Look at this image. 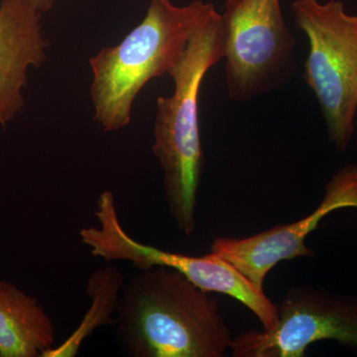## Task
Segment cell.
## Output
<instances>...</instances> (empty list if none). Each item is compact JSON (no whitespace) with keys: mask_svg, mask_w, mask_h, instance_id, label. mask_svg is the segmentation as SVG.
Masks as SVG:
<instances>
[{"mask_svg":"<svg viewBox=\"0 0 357 357\" xmlns=\"http://www.w3.org/2000/svg\"><path fill=\"white\" fill-rule=\"evenodd\" d=\"M225 84L232 102L282 88L296 72V38L280 0H227L222 14Z\"/></svg>","mask_w":357,"mask_h":357,"instance_id":"6","label":"cell"},{"mask_svg":"<svg viewBox=\"0 0 357 357\" xmlns=\"http://www.w3.org/2000/svg\"><path fill=\"white\" fill-rule=\"evenodd\" d=\"M114 325L132 357H222L234 340L211 293L164 266L138 269L126 281Z\"/></svg>","mask_w":357,"mask_h":357,"instance_id":"1","label":"cell"},{"mask_svg":"<svg viewBox=\"0 0 357 357\" xmlns=\"http://www.w3.org/2000/svg\"><path fill=\"white\" fill-rule=\"evenodd\" d=\"M42 13L33 0L0 2V126L22 112L23 91L31 68L47 59L49 41L42 31Z\"/></svg>","mask_w":357,"mask_h":357,"instance_id":"9","label":"cell"},{"mask_svg":"<svg viewBox=\"0 0 357 357\" xmlns=\"http://www.w3.org/2000/svg\"><path fill=\"white\" fill-rule=\"evenodd\" d=\"M292 13L309 42L305 81L318 100L331 143L344 152L357 112V15L347 13L338 0H295Z\"/></svg>","mask_w":357,"mask_h":357,"instance_id":"4","label":"cell"},{"mask_svg":"<svg viewBox=\"0 0 357 357\" xmlns=\"http://www.w3.org/2000/svg\"><path fill=\"white\" fill-rule=\"evenodd\" d=\"M95 215L98 225L79 231L82 243L91 255L107 262L128 261L136 269L172 268L206 292L225 294L239 301L259 319L263 330L276 325L278 306L220 255L211 251L204 256L182 255L136 241L122 225L112 191L100 195Z\"/></svg>","mask_w":357,"mask_h":357,"instance_id":"5","label":"cell"},{"mask_svg":"<svg viewBox=\"0 0 357 357\" xmlns=\"http://www.w3.org/2000/svg\"><path fill=\"white\" fill-rule=\"evenodd\" d=\"M211 6L203 0L185 6L151 0L145 17L121 43L89 60L95 119L103 130L114 132L130 123L136 96L150 79L169 74Z\"/></svg>","mask_w":357,"mask_h":357,"instance_id":"3","label":"cell"},{"mask_svg":"<svg viewBox=\"0 0 357 357\" xmlns=\"http://www.w3.org/2000/svg\"><path fill=\"white\" fill-rule=\"evenodd\" d=\"M223 47L222 16L213 6L169 72L174 82L172 95L159 96L156 102L153 153L163 172L169 215L185 236H192L196 229L204 168L199 91L206 73L223 59Z\"/></svg>","mask_w":357,"mask_h":357,"instance_id":"2","label":"cell"},{"mask_svg":"<svg viewBox=\"0 0 357 357\" xmlns=\"http://www.w3.org/2000/svg\"><path fill=\"white\" fill-rule=\"evenodd\" d=\"M349 208L357 211V165L344 166L333 176L321 203L307 217L243 238L218 237L211 251L231 263L257 290L264 292L268 273L282 261L312 257L314 252L306 245L307 236L326 215Z\"/></svg>","mask_w":357,"mask_h":357,"instance_id":"8","label":"cell"},{"mask_svg":"<svg viewBox=\"0 0 357 357\" xmlns=\"http://www.w3.org/2000/svg\"><path fill=\"white\" fill-rule=\"evenodd\" d=\"M124 283L123 274L114 265L98 268L89 275L86 292L91 304L89 311L76 331L62 344L52 347L43 357L76 356L84 340L96 328L114 325Z\"/></svg>","mask_w":357,"mask_h":357,"instance_id":"11","label":"cell"},{"mask_svg":"<svg viewBox=\"0 0 357 357\" xmlns=\"http://www.w3.org/2000/svg\"><path fill=\"white\" fill-rule=\"evenodd\" d=\"M55 333L36 297L0 281V357H43L55 347Z\"/></svg>","mask_w":357,"mask_h":357,"instance_id":"10","label":"cell"},{"mask_svg":"<svg viewBox=\"0 0 357 357\" xmlns=\"http://www.w3.org/2000/svg\"><path fill=\"white\" fill-rule=\"evenodd\" d=\"M39 7L40 10L42 13H46V11L50 10L54 4H55L56 0H33Z\"/></svg>","mask_w":357,"mask_h":357,"instance_id":"12","label":"cell"},{"mask_svg":"<svg viewBox=\"0 0 357 357\" xmlns=\"http://www.w3.org/2000/svg\"><path fill=\"white\" fill-rule=\"evenodd\" d=\"M270 330H250L234 337L236 357H304L307 347L335 340L357 347V295L312 286L289 289Z\"/></svg>","mask_w":357,"mask_h":357,"instance_id":"7","label":"cell"}]
</instances>
